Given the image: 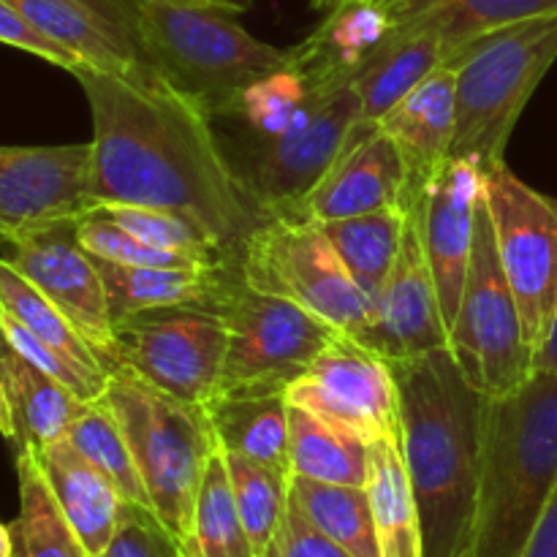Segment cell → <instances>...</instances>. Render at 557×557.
I'll use <instances>...</instances> for the list:
<instances>
[{"label":"cell","mask_w":557,"mask_h":557,"mask_svg":"<svg viewBox=\"0 0 557 557\" xmlns=\"http://www.w3.org/2000/svg\"><path fill=\"white\" fill-rule=\"evenodd\" d=\"M147 63L210 117L237 114L253 82L286 69L292 54L245 30L228 11L174 0H136Z\"/></svg>","instance_id":"cell-4"},{"label":"cell","mask_w":557,"mask_h":557,"mask_svg":"<svg viewBox=\"0 0 557 557\" xmlns=\"http://www.w3.org/2000/svg\"><path fill=\"white\" fill-rule=\"evenodd\" d=\"M343 0H310V5H313L315 11H321V14H326V11H332L335 5H341Z\"/></svg>","instance_id":"cell-50"},{"label":"cell","mask_w":557,"mask_h":557,"mask_svg":"<svg viewBox=\"0 0 557 557\" xmlns=\"http://www.w3.org/2000/svg\"><path fill=\"white\" fill-rule=\"evenodd\" d=\"M174 3H190V5H210V9L228 11V14H243L253 5V0H174Z\"/></svg>","instance_id":"cell-48"},{"label":"cell","mask_w":557,"mask_h":557,"mask_svg":"<svg viewBox=\"0 0 557 557\" xmlns=\"http://www.w3.org/2000/svg\"><path fill=\"white\" fill-rule=\"evenodd\" d=\"M36 449L49 490L69 517L90 557H101L117 531L125 500L107 473L98 471L85 455L74 449L69 438H60Z\"/></svg>","instance_id":"cell-23"},{"label":"cell","mask_w":557,"mask_h":557,"mask_svg":"<svg viewBox=\"0 0 557 557\" xmlns=\"http://www.w3.org/2000/svg\"><path fill=\"white\" fill-rule=\"evenodd\" d=\"M375 125L395 139L406 158L408 199H411L451 158L457 125L455 71L438 65Z\"/></svg>","instance_id":"cell-20"},{"label":"cell","mask_w":557,"mask_h":557,"mask_svg":"<svg viewBox=\"0 0 557 557\" xmlns=\"http://www.w3.org/2000/svg\"><path fill=\"white\" fill-rule=\"evenodd\" d=\"M228 332L226 364L221 389L237 386H270L288 389L310 368L315 357L335 341L337 332L288 299L270 297L234 277L228 292L215 305Z\"/></svg>","instance_id":"cell-9"},{"label":"cell","mask_w":557,"mask_h":557,"mask_svg":"<svg viewBox=\"0 0 557 557\" xmlns=\"http://www.w3.org/2000/svg\"><path fill=\"white\" fill-rule=\"evenodd\" d=\"M0 381L14 411L16 446H47L65 438L74 419L87 406L69 386L54 381L52 375L14 351L0 357Z\"/></svg>","instance_id":"cell-27"},{"label":"cell","mask_w":557,"mask_h":557,"mask_svg":"<svg viewBox=\"0 0 557 557\" xmlns=\"http://www.w3.org/2000/svg\"><path fill=\"white\" fill-rule=\"evenodd\" d=\"M201 408L218 449L234 451L292 476V406L286 392L270 386H237L215 392Z\"/></svg>","instance_id":"cell-22"},{"label":"cell","mask_w":557,"mask_h":557,"mask_svg":"<svg viewBox=\"0 0 557 557\" xmlns=\"http://www.w3.org/2000/svg\"><path fill=\"white\" fill-rule=\"evenodd\" d=\"M444 63V41L435 33L392 30L351 79L364 123H379L424 76Z\"/></svg>","instance_id":"cell-26"},{"label":"cell","mask_w":557,"mask_h":557,"mask_svg":"<svg viewBox=\"0 0 557 557\" xmlns=\"http://www.w3.org/2000/svg\"><path fill=\"white\" fill-rule=\"evenodd\" d=\"M114 326L131 315L166 308L215 310L239 275L237 264L218 267H123L98 261Z\"/></svg>","instance_id":"cell-21"},{"label":"cell","mask_w":557,"mask_h":557,"mask_svg":"<svg viewBox=\"0 0 557 557\" xmlns=\"http://www.w3.org/2000/svg\"><path fill=\"white\" fill-rule=\"evenodd\" d=\"M392 16V30L435 33L451 49L498 27L557 14V0H379Z\"/></svg>","instance_id":"cell-24"},{"label":"cell","mask_w":557,"mask_h":557,"mask_svg":"<svg viewBox=\"0 0 557 557\" xmlns=\"http://www.w3.org/2000/svg\"><path fill=\"white\" fill-rule=\"evenodd\" d=\"M117 343L123 368L188 406L201 408L221 386L228 332L215 310H147L117 324Z\"/></svg>","instance_id":"cell-12"},{"label":"cell","mask_w":557,"mask_h":557,"mask_svg":"<svg viewBox=\"0 0 557 557\" xmlns=\"http://www.w3.org/2000/svg\"><path fill=\"white\" fill-rule=\"evenodd\" d=\"M362 120L354 85L310 90L297 123L264 139L250 166L237 172L256 210L267 218H299L305 196L341 156L354 125Z\"/></svg>","instance_id":"cell-11"},{"label":"cell","mask_w":557,"mask_h":557,"mask_svg":"<svg viewBox=\"0 0 557 557\" xmlns=\"http://www.w3.org/2000/svg\"><path fill=\"white\" fill-rule=\"evenodd\" d=\"M5 259L74 324L107 373L123 368L117 326L96 259L79 245L74 223L41 228L9 245Z\"/></svg>","instance_id":"cell-14"},{"label":"cell","mask_w":557,"mask_h":557,"mask_svg":"<svg viewBox=\"0 0 557 557\" xmlns=\"http://www.w3.org/2000/svg\"><path fill=\"white\" fill-rule=\"evenodd\" d=\"M557 60V14L498 27L444 58L455 71L457 125L451 158H473L484 172L504 166L506 145L536 87Z\"/></svg>","instance_id":"cell-5"},{"label":"cell","mask_w":557,"mask_h":557,"mask_svg":"<svg viewBox=\"0 0 557 557\" xmlns=\"http://www.w3.org/2000/svg\"><path fill=\"white\" fill-rule=\"evenodd\" d=\"M76 239L82 248L98 261H109V264L123 267H207L199 261L188 259V256L169 253V250H158L136 239L134 234L125 232L114 221H109L101 212H87L85 218L74 223Z\"/></svg>","instance_id":"cell-39"},{"label":"cell","mask_w":557,"mask_h":557,"mask_svg":"<svg viewBox=\"0 0 557 557\" xmlns=\"http://www.w3.org/2000/svg\"><path fill=\"white\" fill-rule=\"evenodd\" d=\"M101 557H185L180 539L147 506L125 504L117 531Z\"/></svg>","instance_id":"cell-40"},{"label":"cell","mask_w":557,"mask_h":557,"mask_svg":"<svg viewBox=\"0 0 557 557\" xmlns=\"http://www.w3.org/2000/svg\"><path fill=\"white\" fill-rule=\"evenodd\" d=\"M408 210H381L370 215L319 223L354 281L375 299L400 256Z\"/></svg>","instance_id":"cell-32"},{"label":"cell","mask_w":557,"mask_h":557,"mask_svg":"<svg viewBox=\"0 0 557 557\" xmlns=\"http://www.w3.org/2000/svg\"><path fill=\"white\" fill-rule=\"evenodd\" d=\"M373 305V330L364 346L381 354L386 362L422 357L449 346L438 286L419 243L411 212H408L400 256L381 292L375 294Z\"/></svg>","instance_id":"cell-18"},{"label":"cell","mask_w":557,"mask_h":557,"mask_svg":"<svg viewBox=\"0 0 557 557\" xmlns=\"http://www.w3.org/2000/svg\"><path fill=\"white\" fill-rule=\"evenodd\" d=\"M87 188L90 145H0V245L85 218Z\"/></svg>","instance_id":"cell-15"},{"label":"cell","mask_w":557,"mask_h":557,"mask_svg":"<svg viewBox=\"0 0 557 557\" xmlns=\"http://www.w3.org/2000/svg\"><path fill=\"white\" fill-rule=\"evenodd\" d=\"M0 435L11 444H16V422H14V411L9 406V397H5V386L0 381Z\"/></svg>","instance_id":"cell-47"},{"label":"cell","mask_w":557,"mask_h":557,"mask_svg":"<svg viewBox=\"0 0 557 557\" xmlns=\"http://www.w3.org/2000/svg\"><path fill=\"white\" fill-rule=\"evenodd\" d=\"M533 370H544V373H555L557 375V310L553 326L547 332V341L536 348L533 354Z\"/></svg>","instance_id":"cell-46"},{"label":"cell","mask_w":557,"mask_h":557,"mask_svg":"<svg viewBox=\"0 0 557 557\" xmlns=\"http://www.w3.org/2000/svg\"><path fill=\"white\" fill-rule=\"evenodd\" d=\"M286 400L354 430L370 444L400 438V395L392 364L348 335H337L288 384Z\"/></svg>","instance_id":"cell-13"},{"label":"cell","mask_w":557,"mask_h":557,"mask_svg":"<svg viewBox=\"0 0 557 557\" xmlns=\"http://www.w3.org/2000/svg\"><path fill=\"white\" fill-rule=\"evenodd\" d=\"M520 557H557V487L539 515Z\"/></svg>","instance_id":"cell-45"},{"label":"cell","mask_w":557,"mask_h":557,"mask_svg":"<svg viewBox=\"0 0 557 557\" xmlns=\"http://www.w3.org/2000/svg\"><path fill=\"white\" fill-rule=\"evenodd\" d=\"M183 549L188 557H259L239 517L221 449L212 451L207 460L194 509V528Z\"/></svg>","instance_id":"cell-34"},{"label":"cell","mask_w":557,"mask_h":557,"mask_svg":"<svg viewBox=\"0 0 557 557\" xmlns=\"http://www.w3.org/2000/svg\"><path fill=\"white\" fill-rule=\"evenodd\" d=\"M11 348H9V343H5V337H3V332H0V357H3V354H9Z\"/></svg>","instance_id":"cell-51"},{"label":"cell","mask_w":557,"mask_h":557,"mask_svg":"<svg viewBox=\"0 0 557 557\" xmlns=\"http://www.w3.org/2000/svg\"><path fill=\"white\" fill-rule=\"evenodd\" d=\"M557 487V375L487 397L473 557H520Z\"/></svg>","instance_id":"cell-3"},{"label":"cell","mask_w":557,"mask_h":557,"mask_svg":"<svg viewBox=\"0 0 557 557\" xmlns=\"http://www.w3.org/2000/svg\"><path fill=\"white\" fill-rule=\"evenodd\" d=\"M79 3L96 11L101 20L117 27L125 38H131L139 47V5H136V0H79Z\"/></svg>","instance_id":"cell-44"},{"label":"cell","mask_w":557,"mask_h":557,"mask_svg":"<svg viewBox=\"0 0 557 557\" xmlns=\"http://www.w3.org/2000/svg\"><path fill=\"white\" fill-rule=\"evenodd\" d=\"M237 270L253 292L288 299L362 346L373 330V297L315 221L267 218L245 243Z\"/></svg>","instance_id":"cell-7"},{"label":"cell","mask_w":557,"mask_h":557,"mask_svg":"<svg viewBox=\"0 0 557 557\" xmlns=\"http://www.w3.org/2000/svg\"><path fill=\"white\" fill-rule=\"evenodd\" d=\"M292 498L324 536L354 557H381L368 490L292 476Z\"/></svg>","instance_id":"cell-33"},{"label":"cell","mask_w":557,"mask_h":557,"mask_svg":"<svg viewBox=\"0 0 557 557\" xmlns=\"http://www.w3.org/2000/svg\"><path fill=\"white\" fill-rule=\"evenodd\" d=\"M449 351L471 386L487 397L509 395L533 373V348L500 264L493 218L484 199L476 212L460 308L449 326Z\"/></svg>","instance_id":"cell-8"},{"label":"cell","mask_w":557,"mask_h":557,"mask_svg":"<svg viewBox=\"0 0 557 557\" xmlns=\"http://www.w3.org/2000/svg\"><path fill=\"white\" fill-rule=\"evenodd\" d=\"M0 310L14 315L30 335L54 348L101 395L107 392L109 373L98 362L92 348L82 341L74 324L3 256H0Z\"/></svg>","instance_id":"cell-30"},{"label":"cell","mask_w":557,"mask_h":557,"mask_svg":"<svg viewBox=\"0 0 557 557\" xmlns=\"http://www.w3.org/2000/svg\"><path fill=\"white\" fill-rule=\"evenodd\" d=\"M185 557H188V555H185Z\"/></svg>","instance_id":"cell-53"},{"label":"cell","mask_w":557,"mask_h":557,"mask_svg":"<svg viewBox=\"0 0 557 557\" xmlns=\"http://www.w3.org/2000/svg\"><path fill=\"white\" fill-rule=\"evenodd\" d=\"M270 557H354L348 549H343L341 544L332 542L330 536L319 531L313 522L305 517V511L299 509L297 500H288V509L283 515L281 528H277V536L272 542Z\"/></svg>","instance_id":"cell-42"},{"label":"cell","mask_w":557,"mask_h":557,"mask_svg":"<svg viewBox=\"0 0 557 557\" xmlns=\"http://www.w3.org/2000/svg\"><path fill=\"white\" fill-rule=\"evenodd\" d=\"M16 484L20 517L11 522L16 557H90L54 500L30 444L16 446Z\"/></svg>","instance_id":"cell-31"},{"label":"cell","mask_w":557,"mask_h":557,"mask_svg":"<svg viewBox=\"0 0 557 557\" xmlns=\"http://www.w3.org/2000/svg\"><path fill=\"white\" fill-rule=\"evenodd\" d=\"M389 364L424 557H473L487 395L462 375L449 346Z\"/></svg>","instance_id":"cell-2"},{"label":"cell","mask_w":557,"mask_h":557,"mask_svg":"<svg viewBox=\"0 0 557 557\" xmlns=\"http://www.w3.org/2000/svg\"><path fill=\"white\" fill-rule=\"evenodd\" d=\"M0 44H9V47L22 49V52H30L36 58L47 60V63L58 65L63 71H76L79 69V60L63 49L60 44H54L52 38H47L44 33H38L20 11L11 9L5 0H0Z\"/></svg>","instance_id":"cell-43"},{"label":"cell","mask_w":557,"mask_h":557,"mask_svg":"<svg viewBox=\"0 0 557 557\" xmlns=\"http://www.w3.org/2000/svg\"><path fill=\"white\" fill-rule=\"evenodd\" d=\"M0 332H3V337H5V343H9L11 351L20 354L22 359H27L30 364H36L38 370H44L47 375H52V379L60 381L63 386H69V389L74 392L79 400L92 403V400H101L103 397L101 392H98L96 386L87 384V381L82 379V375L76 373V370L71 368V364L65 362L58 351H54V348H49L47 343H41L36 335H30V332H27L25 326L14 319V315L5 313V310H0Z\"/></svg>","instance_id":"cell-41"},{"label":"cell","mask_w":557,"mask_h":557,"mask_svg":"<svg viewBox=\"0 0 557 557\" xmlns=\"http://www.w3.org/2000/svg\"><path fill=\"white\" fill-rule=\"evenodd\" d=\"M38 33L69 49L82 65L98 71H128L147 63L131 38L82 5L79 0H5Z\"/></svg>","instance_id":"cell-25"},{"label":"cell","mask_w":557,"mask_h":557,"mask_svg":"<svg viewBox=\"0 0 557 557\" xmlns=\"http://www.w3.org/2000/svg\"><path fill=\"white\" fill-rule=\"evenodd\" d=\"M103 400L128 438L150 509L185 544L207 460L218 449L205 408L156 389L128 368L109 373Z\"/></svg>","instance_id":"cell-6"},{"label":"cell","mask_w":557,"mask_h":557,"mask_svg":"<svg viewBox=\"0 0 557 557\" xmlns=\"http://www.w3.org/2000/svg\"><path fill=\"white\" fill-rule=\"evenodd\" d=\"M0 557H16L14 533H11V525H3V522H0Z\"/></svg>","instance_id":"cell-49"},{"label":"cell","mask_w":557,"mask_h":557,"mask_svg":"<svg viewBox=\"0 0 557 557\" xmlns=\"http://www.w3.org/2000/svg\"><path fill=\"white\" fill-rule=\"evenodd\" d=\"M264 557H270V555H264Z\"/></svg>","instance_id":"cell-52"},{"label":"cell","mask_w":557,"mask_h":557,"mask_svg":"<svg viewBox=\"0 0 557 557\" xmlns=\"http://www.w3.org/2000/svg\"><path fill=\"white\" fill-rule=\"evenodd\" d=\"M484 201L500 264L522 313L533 354L547 341L557 310V199L504 166L487 172Z\"/></svg>","instance_id":"cell-10"},{"label":"cell","mask_w":557,"mask_h":557,"mask_svg":"<svg viewBox=\"0 0 557 557\" xmlns=\"http://www.w3.org/2000/svg\"><path fill=\"white\" fill-rule=\"evenodd\" d=\"M487 172L473 158H449L417 194L406 210L417 223L428 264L438 286L446 330L460 308L468 264H471L476 212L484 199Z\"/></svg>","instance_id":"cell-16"},{"label":"cell","mask_w":557,"mask_h":557,"mask_svg":"<svg viewBox=\"0 0 557 557\" xmlns=\"http://www.w3.org/2000/svg\"><path fill=\"white\" fill-rule=\"evenodd\" d=\"M292 476L310 482L364 487L370 473V441L308 408H288Z\"/></svg>","instance_id":"cell-29"},{"label":"cell","mask_w":557,"mask_h":557,"mask_svg":"<svg viewBox=\"0 0 557 557\" xmlns=\"http://www.w3.org/2000/svg\"><path fill=\"white\" fill-rule=\"evenodd\" d=\"M65 438L98 471L112 479V484L120 490L125 504L147 506L150 509V498H147L145 482H141L134 455H131L128 438H125L117 417H114V411L109 408V403L103 397L101 400L87 403L85 411L69 428Z\"/></svg>","instance_id":"cell-35"},{"label":"cell","mask_w":557,"mask_h":557,"mask_svg":"<svg viewBox=\"0 0 557 557\" xmlns=\"http://www.w3.org/2000/svg\"><path fill=\"white\" fill-rule=\"evenodd\" d=\"M368 498L373 509L381 557H424L422 520L403 462L400 438L370 444Z\"/></svg>","instance_id":"cell-28"},{"label":"cell","mask_w":557,"mask_h":557,"mask_svg":"<svg viewBox=\"0 0 557 557\" xmlns=\"http://www.w3.org/2000/svg\"><path fill=\"white\" fill-rule=\"evenodd\" d=\"M392 27L389 11L379 0H343L326 11L321 25L302 44L288 49V65L302 74L308 90L348 85L389 38Z\"/></svg>","instance_id":"cell-19"},{"label":"cell","mask_w":557,"mask_h":557,"mask_svg":"<svg viewBox=\"0 0 557 557\" xmlns=\"http://www.w3.org/2000/svg\"><path fill=\"white\" fill-rule=\"evenodd\" d=\"M223 457H226L228 482H232L245 531L256 555L264 557L275 542L277 528L292 500V476L243 455H234V451H223Z\"/></svg>","instance_id":"cell-36"},{"label":"cell","mask_w":557,"mask_h":557,"mask_svg":"<svg viewBox=\"0 0 557 557\" xmlns=\"http://www.w3.org/2000/svg\"><path fill=\"white\" fill-rule=\"evenodd\" d=\"M92 212L107 215L109 221L123 226L125 232L134 234L136 239H141V243L150 245V248L188 256V259L199 261V264H207V267L228 264V261L218 253L215 245L207 239V234L201 232L194 221L180 215V212L150 210V207H128V205L98 207V210Z\"/></svg>","instance_id":"cell-37"},{"label":"cell","mask_w":557,"mask_h":557,"mask_svg":"<svg viewBox=\"0 0 557 557\" xmlns=\"http://www.w3.org/2000/svg\"><path fill=\"white\" fill-rule=\"evenodd\" d=\"M308 98V82L299 71L286 65L253 82L239 98L237 114L261 139H275L297 123Z\"/></svg>","instance_id":"cell-38"},{"label":"cell","mask_w":557,"mask_h":557,"mask_svg":"<svg viewBox=\"0 0 557 557\" xmlns=\"http://www.w3.org/2000/svg\"><path fill=\"white\" fill-rule=\"evenodd\" d=\"M408 166L400 147L375 123L359 120L315 188L305 196L299 218L315 223L406 210Z\"/></svg>","instance_id":"cell-17"},{"label":"cell","mask_w":557,"mask_h":557,"mask_svg":"<svg viewBox=\"0 0 557 557\" xmlns=\"http://www.w3.org/2000/svg\"><path fill=\"white\" fill-rule=\"evenodd\" d=\"M92 114L90 205L180 212L237 264L264 215L218 147L210 114L150 63L71 71ZM90 210V212H92Z\"/></svg>","instance_id":"cell-1"}]
</instances>
